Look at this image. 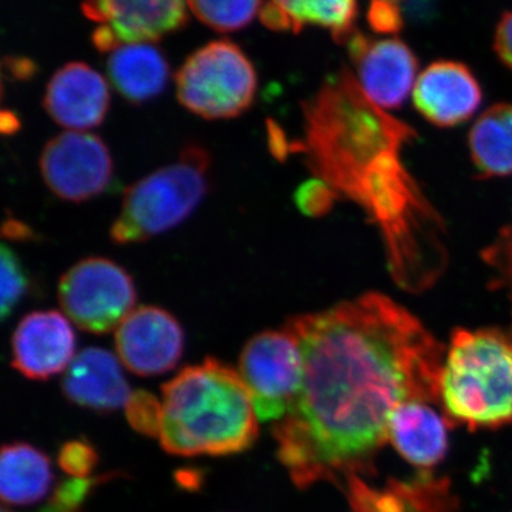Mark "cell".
<instances>
[{"label":"cell","instance_id":"cell-25","mask_svg":"<svg viewBox=\"0 0 512 512\" xmlns=\"http://www.w3.org/2000/svg\"><path fill=\"white\" fill-rule=\"evenodd\" d=\"M124 410H126L128 423L137 433L158 439L161 429V413H163L161 400L144 390H137V392L131 393Z\"/></svg>","mask_w":512,"mask_h":512},{"label":"cell","instance_id":"cell-20","mask_svg":"<svg viewBox=\"0 0 512 512\" xmlns=\"http://www.w3.org/2000/svg\"><path fill=\"white\" fill-rule=\"evenodd\" d=\"M53 483L49 457L28 443L5 444L0 461V495L12 507L43 500Z\"/></svg>","mask_w":512,"mask_h":512},{"label":"cell","instance_id":"cell-31","mask_svg":"<svg viewBox=\"0 0 512 512\" xmlns=\"http://www.w3.org/2000/svg\"><path fill=\"white\" fill-rule=\"evenodd\" d=\"M259 19L266 28L275 30V32H285L289 30V20L285 9L282 8L281 0L276 2H266L259 10Z\"/></svg>","mask_w":512,"mask_h":512},{"label":"cell","instance_id":"cell-7","mask_svg":"<svg viewBox=\"0 0 512 512\" xmlns=\"http://www.w3.org/2000/svg\"><path fill=\"white\" fill-rule=\"evenodd\" d=\"M57 296L77 328L103 335L134 311L136 288L126 269L107 258H86L60 278Z\"/></svg>","mask_w":512,"mask_h":512},{"label":"cell","instance_id":"cell-29","mask_svg":"<svg viewBox=\"0 0 512 512\" xmlns=\"http://www.w3.org/2000/svg\"><path fill=\"white\" fill-rule=\"evenodd\" d=\"M485 259L504 276L512 293V222L501 231L500 237L490 249H487Z\"/></svg>","mask_w":512,"mask_h":512},{"label":"cell","instance_id":"cell-27","mask_svg":"<svg viewBox=\"0 0 512 512\" xmlns=\"http://www.w3.org/2000/svg\"><path fill=\"white\" fill-rule=\"evenodd\" d=\"M96 450L92 444L82 440L69 441L59 451V466L67 476L72 478H90V474L97 466Z\"/></svg>","mask_w":512,"mask_h":512},{"label":"cell","instance_id":"cell-4","mask_svg":"<svg viewBox=\"0 0 512 512\" xmlns=\"http://www.w3.org/2000/svg\"><path fill=\"white\" fill-rule=\"evenodd\" d=\"M440 399L448 419L471 430L512 423V333L457 329L451 335Z\"/></svg>","mask_w":512,"mask_h":512},{"label":"cell","instance_id":"cell-11","mask_svg":"<svg viewBox=\"0 0 512 512\" xmlns=\"http://www.w3.org/2000/svg\"><path fill=\"white\" fill-rule=\"evenodd\" d=\"M116 350L121 365L134 375H164L183 356V328L165 309L140 306L116 329Z\"/></svg>","mask_w":512,"mask_h":512},{"label":"cell","instance_id":"cell-9","mask_svg":"<svg viewBox=\"0 0 512 512\" xmlns=\"http://www.w3.org/2000/svg\"><path fill=\"white\" fill-rule=\"evenodd\" d=\"M39 165L49 190L72 202L101 194L113 175L109 148L87 131L67 130L47 141Z\"/></svg>","mask_w":512,"mask_h":512},{"label":"cell","instance_id":"cell-19","mask_svg":"<svg viewBox=\"0 0 512 512\" xmlns=\"http://www.w3.org/2000/svg\"><path fill=\"white\" fill-rule=\"evenodd\" d=\"M107 74L114 89L130 103H144L163 92L170 67L151 43L121 46L107 59Z\"/></svg>","mask_w":512,"mask_h":512},{"label":"cell","instance_id":"cell-24","mask_svg":"<svg viewBox=\"0 0 512 512\" xmlns=\"http://www.w3.org/2000/svg\"><path fill=\"white\" fill-rule=\"evenodd\" d=\"M0 278H2L0 315L5 320L29 288L28 275L23 269L22 262L6 244L0 248Z\"/></svg>","mask_w":512,"mask_h":512},{"label":"cell","instance_id":"cell-1","mask_svg":"<svg viewBox=\"0 0 512 512\" xmlns=\"http://www.w3.org/2000/svg\"><path fill=\"white\" fill-rule=\"evenodd\" d=\"M299 343L298 400L272 434L296 487L362 477L406 402H439L443 345L416 316L372 292L286 320Z\"/></svg>","mask_w":512,"mask_h":512},{"label":"cell","instance_id":"cell-12","mask_svg":"<svg viewBox=\"0 0 512 512\" xmlns=\"http://www.w3.org/2000/svg\"><path fill=\"white\" fill-rule=\"evenodd\" d=\"M356 64V79L363 92L380 109L402 106L416 84L417 59L399 39L370 42L355 33L349 40Z\"/></svg>","mask_w":512,"mask_h":512},{"label":"cell","instance_id":"cell-16","mask_svg":"<svg viewBox=\"0 0 512 512\" xmlns=\"http://www.w3.org/2000/svg\"><path fill=\"white\" fill-rule=\"evenodd\" d=\"M342 488L352 512H456L457 507L448 480L430 473L410 480H389L382 487L353 476Z\"/></svg>","mask_w":512,"mask_h":512},{"label":"cell","instance_id":"cell-33","mask_svg":"<svg viewBox=\"0 0 512 512\" xmlns=\"http://www.w3.org/2000/svg\"><path fill=\"white\" fill-rule=\"evenodd\" d=\"M9 63L10 72L18 79H29L35 73V63L30 62L29 59H6Z\"/></svg>","mask_w":512,"mask_h":512},{"label":"cell","instance_id":"cell-10","mask_svg":"<svg viewBox=\"0 0 512 512\" xmlns=\"http://www.w3.org/2000/svg\"><path fill=\"white\" fill-rule=\"evenodd\" d=\"M188 3L181 0H99L82 5L83 15L100 23L92 42L99 52L153 43L188 22Z\"/></svg>","mask_w":512,"mask_h":512},{"label":"cell","instance_id":"cell-15","mask_svg":"<svg viewBox=\"0 0 512 512\" xmlns=\"http://www.w3.org/2000/svg\"><path fill=\"white\" fill-rule=\"evenodd\" d=\"M413 97L424 119L434 126L453 127L476 113L483 93L467 66L443 60L430 64L420 73Z\"/></svg>","mask_w":512,"mask_h":512},{"label":"cell","instance_id":"cell-22","mask_svg":"<svg viewBox=\"0 0 512 512\" xmlns=\"http://www.w3.org/2000/svg\"><path fill=\"white\" fill-rule=\"evenodd\" d=\"M289 20V30L299 33L306 25L330 30L338 43H349L355 35L357 5L352 0L338 2H301L281 0Z\"/></svg>","mask_w":512,"mask_h":512},{"label":"cell","instance_id":"cell-6","mask_svg":"<svg viewBox=\"0 0 512 512\" xmlns=\"http://www.w3.org/2000/svg\"><path fill=\"white\" fill-rule=\"evenodd\" d=\"M178 101L207 120L238 117L254 103V64L231 40H214L195 50L175 74Z\"/></svg>","mask_w":512,"mask_h":512},{"label":"cell","instance_id":"cell-30","mask_svg":"<svg viewBox=\"0 0 512 512\" xmlns=\"http://www.w3.org/2000/svg\"><path fill=\"white\" fill-rule=\"evenodd\" d=\"M495 52L505 66L512 69V10L504 13L494 37Z\"/></svg>","mask_w":512,"mask_h":512},{"label":"cell","instance_id":"cell-5","mask_svg":"<svg viewBox=\"0 0 512 512\" xmlns=\"http://www.w3.org/2000/svg\"><path fill=\"white\" fill-rule=\"evenodd\" d=\"M210 168L208 151L191 144L174 163L130 185L124 191L119 217L111 225V241L138 244L187 220L207 194Z\"/></svg>","mask_w":512,"mask_h":512},{"label":"cell","instance_id":"cell-8","mask_svg":"<svg viewBox=\"0 0 512 512\" xmlns=\"http://www.w3.org/2000/svg\"><path fill=\"white\" fill-rule=\"evenodd\" d=\"M238 373L258 419L276 423L291 412L301 393L302 350L288 330H265L242 349Z\"/></svg>","mask_w":512,"mask_h":512},{"label":"cell","instance_id":"cell-28","mask_svg":"<svg viewBox=\"0 0 512 512\" xmlns=\"http://www.w3.org/2000/svg\"><path fill=\"white\" fill-rule=\"evenodd\" d=\"M369 25L380 35H396L403 28V13L399 3L375 2L367 12Z\"/></svg>","mask_w":512,"mask_h":512},{"label":"cell","instance_id":"cell-3","mask_svg":"<svg viewBox=\"0 0 512 512\" xmlns=\"http://www.w3.org/2000/svg\"><path fill=\"white\" fill-rule=\"evenodd\" d=\"M161 446L173 456H232L251 448L258 416L237 370L208 357L163 386Z\"/></svg>","mask_w":512,"mask_h":512},{"label":"cell","instance_id":"cell-23","mask_svg":"<svg viewBox=\"0 0 512 512\" xmlns=\"http://www.w3.org/2000/svg\"><path fill=\"white\" fill-rule=\"evenodd\" d=\"M187 3L188 8L202 23L221 33L235 32L245 28L264 6V2H258V0H247V2L191 0Z\"/></svg>","mask_w":512,"mask_h":512},{"label":"cell","instance_id":"cell-14","mask_svg":"<svg viewBox=\"0 0 512 512\" xmlns=\"http://www.w3.org/2000/svg\"><path fill=\"white\" fill-rule=\"evenodd\" d=\"M109 84L99 72L82 62L60 67L46 86L43 107L59 126L86 131L106 119Z\"/></svg>","mask_w":512,"mask_h":512},{"label":"cell","instance_id":"cell-18","mask_svg":"<svg viewBox=\"0 0 512 512\" xmlns=\"http://www.w3.org/2000/svg\"><path fill=\"white\" fill-rule=\"evenodd\" d=\"M429 404H400L387 427V441L404 460L419 468L437 466L448 451L450 423Z\"/></svg>","mask_w":512,"mask_h":512},{"label":"cell","instance_id":"cell-17","mask_svg":"<svg viewBox=\"0 0 512 512\" xmlns=\"http://www.w3.org/2000/svg\"><path fill=\"white\" fill-rule=\"evenodd\" d=\"M62 389L70 402L96 412L126 407L133 393L121 372L119 357L100 348L84 349L74 357L64 372Z\"/></svg>","mask_w":512,"mask_h":512},{"label":"cell","instance_id":"cell-21","mask_svg":"<svg viewBox=\"0 0 512 512\" xmlns=\"http://www.w3.org/2000/svg\"><path fill=\"white\" fill-rule=\"evenodd\" d=\"M468 147L484 177L512 175V104H495L485 110L471 128Z\"/></svg>","mask_w":512,"mask_h":512},{"label":"cell","instance_id":"cell-26","mask_svg":"<svg viewBox=\"0 0 512 512\" xmlns=\"http://www.w3.org/2000/svg\"><path fill=\"white\" fill-rule=\"evenodd\" d=\"M338 195L319 178L306 181L296 190L295 202L299 210L308 217H323L332 210Z\"/></svg>","mask_w":512,"mask_h":512},{"label":"cell","instance_id":"cell-32","mask_svg":"<svg viewBox=\"0 0 512 512\" xmlns=\"http://www.w3.org/2000/svg\"><path fill=\"white\" fill-rule=\"evenodd\" d=\"M2 234L5 238L10 239H32L35 238V232L32 231L28 227V225L23 224L15 218H8L3 224Z\"/></svg>","mask_w":512,"mask_h":512},{"label":"cell","instance_id":"cell-2","mask_svg":"<svg viewBox=\"0 0 512 512\" xmlns=\"http://www.w3.org/2000/svg\"><path fill=\"white\" fill-rule=\"evenodd\" d=\"M299 151L315 178L359 205L379 229L387 268L407 292L427 291L448 264L446 227L404 161L416 140L409 124L390 116L343 67L302 104Z\"/></svg>","mask_w":512,"mask_h":512},{"label":"cell","instance_id":"cell-13","mask_svg":"<svg viewBox=\"0 0 512 512\" xmlns=\"http://www.w3.org/2000/svg\"><path fill=\"white\" fill-rule=\"evenodd\" d=\"M76 336L66 315L37 311L20 320L12 336V366L30 380H47L72 365Z\"/></svg>","mask_w":512,"mask_h":512}]
</instances>
